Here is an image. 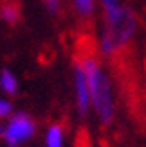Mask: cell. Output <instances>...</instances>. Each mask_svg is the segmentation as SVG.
Wrapping results in <instances>:
<instances>
[{
  "label": "cell",
  "mask_w": 146,
  "mask_h": 147,
  "mask_svg": "<svg viewBox=\"0 0 146 147\" xmlns=\"http://www.w3.org/2000/svg\"><path fill=\"white\" fill-rule=\"evenodd\" d=\"M78 59L83 67L87 84H89L92 115L96 117L99 126L103 127L112 126L115 115H117V102H115V92L110 74L98 56L87 54L83 57H78Z\"/></svg>",
  "instance_id": "obj_1"
},
{
  "label": "cell",
  "mask_w": 146,
  "mask_h": 147,
  "mask_svg": "<svg viewBox=\"0 0 146 147\" xmlns=\"http://www.w3.org/2000/svg\"><path fill=\"white\" fill-rule=\"evenodd\" d=\"M137 34V16L126 4L103 11V22L98 34V52L112 59L119 56Z\"/></svg>",
  "instance_id": "obj_2"
},
{
  "label": "cell",
  "mask_w": 146,
  "mask_h": 147,
  "mask_svg": "<svg viewBox=\"0 0 146 147\" xmlns=\"http://www.w3.org/2000/svg\"><path fill=\"white\" fill-rule=\"evenodd\" d=\"M36 133H38V124L33 117L25 111H14L5 120L0 136L7 147H22L31 142Z\"/></svg>",
  "instance_id": "obj_3"
},
{
  "label": "cell",
  "mask_w": 146,
  "mask_h": 147,
  "mask_svg": "<svg viewBox=\"0 0 146 147\" xmlns=\"http://www.w3.org/2000/svg\"><path fill=\"white\" fill-rule=\"evenodd\" d=\"M72 97H74V108L76 113L87 119L90 111V93H89V84H87V77L79 59L74 61L72 65Z\"/></svg>",
  "instance_id": "obj_4"
},
{
  "label": "cell",
  "mask_w": 146,
  "mask_h": 147,
  "mask_svg": "<svg viewBox=\"0 0 146 147\" xmlns=\"http://www.w3.org/2000/svg\"><path fill=\"white\" fill-rule=\"evenodd\" d=\"M65 126L61 122H50L43 133V147H65Z\"/></svg>",
  "instance_id": "obj_5"
},
{
  "label": "cell",
  "mask_w": 146,
  "mask_h": 147,
  "mask_svg": "<svg viewBox=\"0 0 146 147\" xmlns=\"http://www.w3.org/2000/svg\"><path fill=\"white\" fill-rule=\"evenodd\" d=\"M18 88H20V83H18V77L14 76L13 70H9V68L0 70V90H2V93L5 97L16 95Z\"/></svg>",
  "instance_id": "obj_6"
},
{
  "label": "cell",
  "mask_w": 146,
  "mask_h": 147,
  "mask_svg": "<svg viewBox=\"0 0 146 147\" xmlns=\"http://www.w3.org/2000/svg\"><path fill=\"white\" fill-rule=\"evenodd\" d=\"M0 20L5 22L7 25H14L20 20V5L9 0V2H0Z\"/></svg>",
  "instance_id": "obj_7"
},
{
  "label": "cell",
  "mask_w": 146,
  "mask_h": 147,
  "mask_svg": "<svg viewBox=\"0 0 146 147\" xmlns=\"http://www.w3.org/2000/svg\"><path fill=\"white\" fill-rule=\"evenodd\" d=\"M70 5L81 20H90L96 14L98 0H70Z\"/></svg>",
  "instance_id": "obj_8"
},
{
  "label": "cell",
  "mask_w": 146,
  "mask_h": 147,
  "mask_svg": "<svg viewBox=\"0 0 146 147\" xmlns=\"http://www.w3.org/2000/svg\"><path fill=\"white\" fill-rule=\"evenodd\" d=\"M42 4L50 16H58L63 9V0H42Z\"/></svg>",
  "instance_id": "obj_9"
},
{
  "label": "cell",
  "mask_w": 146,
  "mask_h": 147,
  "mask_svg": "<svg viewBox=\"0 0 146 147\" xmlns=\"http://www.w3.org/2000/svg\"><path fill=\"white\" fill-rule=\"evenodd\" d=\"M13 113H14L13 102L7 97H0V120H7Z\"/></svg>",
  "instance_id": "obj_10"
},
{
  "label": "cell",
  "mask_w": 146,
  "mask_h": 147,
  "mask_svg": "<svg viewBox=\"0 0 146 147\" xmlns=\"http://www.w3.org/2000/svg\"><path fill=\"white\" fill-rule=\"evenodd\" d=\"M98 4L101 5V9H103V11H106V9H112V7L121 5L123 2H121V0H98Z\"/></svg>",
  "instance_id": "obj_11"
},
{
  "label": "cell",
  "mask_w": 146,
  "mask_h": 147,
  "mask_svg": "<svg viewBox=\"0 0 146 147\" xmlns=\"http://www.w3.org/2000/svg\"><path fill=\"white\" fill-rule=\"evenodd\" d=\"M2 127H4V124H2V120H0V135H2Z\"/></svg>",
  "instance_id": "obj_12"
},
{
  "label": "cell",
  "mask_w": 146,
  "mask_h": 147,
  "mask_svg": "<svg viewBox=\"0 0 146 147\" xmlns=\"http://www.w3.org/2000/svg\"><path fill=\"white\" fill-rule=\"evenodd\" d=\"M0 2H9V0H0Z\"/></svg>",
  "instance_id": "obj_13"
}]
</instances>
